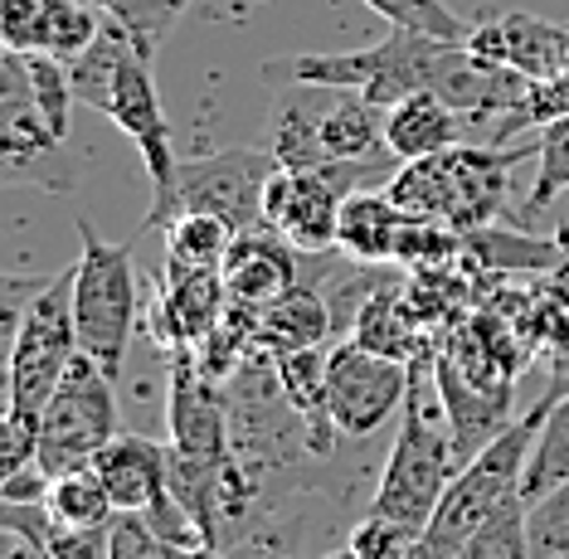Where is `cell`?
<instances>
[{"label":"cell","mask_w":569,"mask_h":559,"mask_svg":"<svg viewBox=\"0 0 569 559\" xmlns=\"http://www.w3.org/2000/svg\"><path fill=\"white\" fill-rule=\"evenodd\" d=\"M385 112L356 88L288 83L273 102V156L288 171H327L346 161H390ZM399 161V156H395Z\"/></svg>","instance_id":"cell-1"},{"label":"cell","mask_w":569,"mask_h":559,"mask_svg":"<svg viewBox=\"0 0 569 559\" xmlns=\"http://www.w3.org/2000/svg\"><path fill=\"white\" fill-rule=\"evenodd\" d=\"M536 147H458L423 156V161H405L395 171L390 200L413 219H443L458 233H472L482 224H497L507 214V194H511V171L521 161H530Z\"/></svg>","instance_id":"cell-2"},{"label":"cell","mask_w":569,"mask_h":559,"mask_svg":"<svg viewBox=\"0 0 569 559\" xmlns=\"http://www.w3.org/2000/svg\"><path fill=\"white\" fill-rule=\"evenodd\" d=\"M462 44H443L419 30H395L380 44L351 49V54H292V59H268L263 73L268 83H317V88H356L380 108H395L409 93H438L443 73L452 69Z\"/></svg>","instance_id":"cell-3"},{"label":"cell","mask_w":569,"mask_h":559,"mask_svg":"<svg viewBox=\"0 0 569 559\" xmlns=\"http://www.w3.org/2000/svg\"><path fill=\"white\" fill-rule=\"evenodd\" d=\"M462 462L452 452L448 419L438 423V413L429 405V385H423V360H413V385H409L405 409H399V433H395L390 462L380 472V487H375L370 511L405 521L413 530H429L438 501H443V491L452 487Z\"/></svg>","instance_id":"cell-4"},{"label":"cell","mask_w":569,"mask_h":559,"mask_svg":"<svg viewBox=\"0 0 569 559\" xmlns=\"http://www.w3.org/2000/svg\"><path fill=\"white\" fill-rule=\"evenodd\" d=\"M141 321L132 243H108L102 233L79 219V258H73V331L79 350L98 360L118 380L127 346Z\"/></svg>","instance_id":"cell-5"},{"label":"cell","mask_w":569,"mask_h":559,"mask_svg":"<svg viewBox=\"0 0 569 559\" xmlns=\"http://www.w3.org/2000/svg\"><path fill=\"white\" fill-rule=\"evenodd\" d=\"M79 356L73 331V268L49 278L16 317V346H10V389H6V423L40 433L44 405L54 399L59 380Z\"/></svg>","instance_id":"cell-6"},{"label":"cell","mask_w":569,"mask_h":559,"mask_svg":"<svg viewBox=\"0 0 569 559\" xmlns=\"http://www.w3.org/2000/svg\"><path fill=\"white\" fill-rule=\"evenodd\" d=\"M108 370L98 360H88L83 350L73 356L69 375L59 380L54 399L44 405L40 419V448H34V462L44 467V477H69L79 467H93V458L112 438L122 433L118 428V389H112Z\"/></svg>","instance_id":"cell-7"},{"label":"cell","mask_w":569,"mask_h":559,"mask_svg":"<svg viewBox=\"0 0 569 559\" xmlns=\"http://www.w3.org/2000/svg\"><path fill=\"white\" fill-rule=\"evenodd\" d=\"M278 176L273 147H224L210 156H180L176 210L224 219L234 233L263 229V190Z\"/></svg>","instance_id":"cell-8"},{"label":"cell","mask_w":569,"mask_h":559,"mask_svg":"<svg viewBox=\"0 0 569 559\" xmlns=\"http://www.w3.org/2000/svg\"><path fill=\"white\" fill-rule=\"evenodd\" d=\"M413 366L356 346L351 336L327 350V413L341 438H366L405 409Z\"/></svg>","instance_id":"cell-9"},{"label":"cell","mask_w":569,"mask_h":559,"mask_svg":"<svg viewBox=\"0 0 569 559\" xmlns=\"http://www.w3.org/2000/svg\"><path fill=\"white\" fill-rule=\"evenodd\" d=\"M166 423H171V452L186 462L229 467L234 462V433L229 409L214 380H204L190 350H171V395H166Z\"/></svg>","instance_id":"cell-10"},{"label":"cell","mask_w":569,"mask_h":559,"mask_svg":"<svg viewBox=\"0 0 569 559\" xmlns=\"http://www.w3.org/2000/svg\"><path fill=\"white\" fill-rule=\"evenodd\" d=\"M341 204H346V194L321 171H288V166H278V176L263 190V224L278 239H288L297 253L321 258L336 249Z\"/></svg>","instance_id":"cell-11"},{"label":"cell","mask_w":569,"mask_h":559,"mask_svg":"<svg viewBox=\"0 0 569 559\" xmlns=\"http://www.w3.org/2000/svg\"><path fill=\"white\" fill-rule=\"evenodd\" d=\"M468 49L477 59L497 63V69L546 83V78H560L569 63V30L546 16H530V10H511V16L472 24Z\"/></svg>","instance_id":"cell-12"},{"label":"cell","mask_w":569,"mask_h":559,"mask_svg":"<svg viewBox=\"0 0 569 559\" xmlns=\"http://www.w3.org/2000/svg\"><path fill=\"white\" fill-rule=\"evenodd\" d=\"M229 311L224 272H200V268H176L166 263V278L157 288V307L147 317V331L166 350H196Z\"/></svg>","instance_id":"cell-13"},{"label":"cell","mask_w":569,"mask_h":559,"mask_svg":"<svg viewBox=\"0 0 569 559\" xmlns=\"http://www.w3.org/2000/svg\"><path fill=\"white\" fill-rule=\"evenodd\" d=\"M297 253L288 239H278L273 229H249V233H234V249L224 258V288H229V302H243V307H273L282 292L297 288Z\"/></svg>","instance_id":"cell-14"},{"label":"cell","mask_w":569,"mask_h":559,"mask_svg":"<svg viewBox=\"0 0 569 559\" xmlns=\"http://www.w3.org/2000/svg\"><path fill=\"white\" fill-rule=\"evenodd\" d=\"M93 472L102 477L118 511H151L171 491V448L141 433H118L93 458Z\"/></svg>","instance_id":"cell-15"},{"label":"cell","mask_w":569,"mask_h":559,"mask_svg":"<svg viewBox=\"0 0 569 559\" xmlns=\"http://www.w3.org/2000/svg\"><path fill=\"white\" fill-rule=\"evenodd\" d=\"M458 141H468V122H462V112L448 98L429 93V88L399 98L385 112V147L399 161H423V156H438V151L458 147Z\"/></svg>","instance_id":"cell-16"},{"label":"cell","mask_w":569,"mask_h":559,"mask_svg":"<svg viewBox=\"0 0 569 559\" xmlns=\"http://www.w3.org/2000/svg\"><path fill=\"white\" fill-rule=\"evenodd\" d=\"M336 336V317L327 292L312 282H297L273 307L258 311V356H292V350H317Z\"/></svg>","instance_id":"cell-17"},{"label":"cell","mask_w":569,"mask_h":559,"mask_svg":"<svg viewBox=\"0 0 569 559\" xmlns=\"http://www.w3.org/2000/svg\"><path fill=\"white\" fill-rule=\"evenodd\" d=\"M409 214L390 200V190H356L341 204V229H336V249L356 263L385 268L399 258V239H405Z\"/></svg>","instance_id":"cell-18"},{"label":"cell","mask_w":569,"mask_h":559,"mask_svg":"<svg viewBox=\"0 0 569 559\" xmlns=\"http://www.w3.org/2000/svg\"><path fill=\"white\" fill-rule=\"evenodd\" d=\"M462 253H468L477 268H491V272H507V268H560L565 263L560 243L530 239L526 229H507V224H482V229L462 233Z\"/></svg>","instance_id":"cell-19"},{"label":"cell","mask_w":569,"mask_h":559,"mask_svg":"<svg viewBox=\"0 0 569 559\" xmlns=\"http://www.w3.org/2000/svg\"><path fill=\"white\" fill-rule=\"evenodd\" d=\"M44 511L54 516L59 530H108L112 516H118V506H112L108 487H102V477L93 467H79V472L49 482Z\"/></svg>","instance_id":"cell-20"},{"label":"cell","mask_w":569,"mask_h":559,"mask_svg":"<svg viewBox=\"0 0 569 559\" xmlns=\"http://www.w3.org/2000/svg\"><path fill=\"white\" fill-rule=\"evenodd\" d=\"M161 239H166V263L200 272H224V258L234 249V229L210 214H180L171 229H161Z\"/></svg>","instance_id":"cell-21"},{"label":"cell","mask_w":569,"mask_h":559,"mask_svg":"<svg viewBox=\"0 0 569 559\" xmlns=\"http://www.w3.org/2000/svg\"><path fill=\"white\" fill-rule=\"evenodd\" d=\"M112 24H122L127 39L137 44V54L147 63H157L166 34L180 24V16L190 10V0H93Z\"/></svg>","instance_id":"cell-22"},{"label":"cell","mask_w":569,"mask_h":559,"mask_svg":"<svg viewBox=\"0 0 569 559\" xmlns=\"http://www.w3.org/2000/svg\"><path fill=\"white\" fill-rule=\"evenodd\" d=\"M102 24H108V16L93 0H44V30L34 54H54L63 63H73L102 34Z\"/></svg>","instance_id":"cell-23"},{"label":"cell","mask_w":569,"mask_h":559,"mask_svg":"<svg viewBox=\"0 0 569 559\" xmlns=\"http://www.w3.org/2000/svg\"><path fill=\"white\" fill-rule=\"evenodd\" d=\"M565 482H569V389L560 395V405L550 409V419H546V428H540V438H536L521 497H526V506H536L540 497H550V491L565 487Z\"/></svg>","instance_id":"cell-24"},{"label":"cell","mask_w":569,"mask_h":559,"mask_svg":"<svg viewBox=\"0 0 569 559\" xmlns=\"http://www.w3.org/2000/svg\"><path fill=\"white\" fill-rule=\"evenodd\" d=\"M351 341L356 346H366L375 350V356H390V360H405V366H413V321H409V307L405 302H395V297H385V292H375L366 311L356 317V327H351Z\"/></svg>","instance_id":"cell-25"},{"label":"cell","mask_w":569,"mask_h":559,"mask_svg":"<svg viewBox=\"0 0 569 559\" xmlns=\"http://www.w3.org/2000/svg\"><path fill=\"white\" fill-rule=\"evenodd\" d=\"M24 69H30V88H34V102H40V117L49 122V132L59 141H69V122H73V78H69V63L54 59V54H24Z\"/></svg>","instance_id":"cell-26"},{"label":"cell","mask_w":569,"mask_h":559,"mask_svg":"<svg viewBox=\"0 0 569 559\" xmlns=\"http://www.w3.org/2000/svg\"><path fill=\"white\" fill-rule=\"evenodd\" d=\"M452 559H536L530 555V530H526V501L501 506L487 526L472 530V540Z\"/></svg>","instance_id":"cell-27"},{"label":"cell","mask_w":569,"mask_h":559,"mask_svg":"<svg viewBox=\"0 0 569 559\" xmlns=\"http://www.w3.org/2000/svg\"><path fill=\"white\" fill-rule=\"evenodd\" d=\"M380 20L399 24V30H419L429 39H443V44H468V24H462L443 0H366Z\"/></svg>","instance_id":"cell-28"},{"label":"cell","mask_w":569,"mask_h":559,"mask_svg":"<svg viewBox=\"0 0 569 559\" xmlns=\"http://www.w3.org/2000/svg\"><path fill=\"white\" fill-rule=\"evenodd\" d=\"M526 530L536 559H569V482L526 506Z\"/></svg>","instance_id":"cell-29"},{"label":"cell","mask_w":569,"mask_h":559,"mask_svg":"<svg viewBox=\"0 0 569 559\" xmlns=\"http://www.w3.org/2000/svg\"><path fill=\"white\" fill-rule=\"evenodd\" d=\"M536 156H540V171H536V186H530V204L526 210H546V204L569 186V117L560 122L540 127V141H536Z\"/></svg>","instance_id":"cell-30"},{"label":"cell","mask_w":569,"mask_h":559,"mask_svg":"<svg viewBox=\"0 0 569 559\" xmlns=\"http://www.w3.org/2000/svg\"><path fill=\"white\" fill-rule=\"evenodd\" d=\"M458 249H462V233L452 224H443V219H413L409 214L395 263H405V268H438V263H452V253H458Z\"/></svg>","instance_id":"cell-31"},{"label":"cell","mask_w":569,"mask_h":559,"mask_svg":"<svg viewBox=\"0 0 569 559\" xmlns=\"http://www.w3.org/2000/svg\"><path fill=\"white\" fill-rule=\"evenodd\" d=\"M419 540H423V530L390 521V516H375V511L351 530V550L360 559H413Z\"/></svg>","instance_id":"cell-32"},{"label":"cell","mask_w":569,"mask_h":559,"mask_svg":"<svg viewBox=\"0 0 569 559\" xmlns=\"http://www.w3.org/2000/svg\"><path fill=\"white\" fill-rule=\"evenodd\" d=\"M108 559H166V540L147 511H118L108 526Z\"/></svg>","instance_id":"cell-33"},{"label":"cell","mask_w":569,"mask_h":559,"mask_svg":"<svg viewBox=\"0 0 569 559\" xmlns=\"http://www.w3.org/2000/svg\"><path fill=\"white\" fill-rule=\"evenodd\" d=\"M40 30H44V0H6V16H0L6 49L34 54L40 49Z\"/></svg>","instance_id":"cell-34"},{"label":"cell","mask_w":569,"mask_h":559,"mask_svg":"<svg viewBox=\"0 0 569 559\" xmlns=\"http://www.w3.org/2000/svg\"><path fill=\"white\" fill-rule=\"evenodd\" d=\"M0 497H6V506H40L49 497V477L40 462L20 467V472H10L6 482H0Z\"/></svg>","instance_id":"cell-35"},{"label":"cell","mask_w":569,"mask_h":559,"mask_svg":"<svg viewBox=\"0 0 569 559\" xmlns=\"http://www.w3.org/2000/svg\"><path fill=\"white\" fill-rule=\"evenodd\" d=\"M166 559H224V555H219V545L196 540V545H166Z\"/></svg>","instance_id":"cell-36"},{"label":"cell","mask_w":569,"mask_h":559,"mask_svg":"<svg viewBox=\"0 0 569 559\" xmlns=\"http://www.w3.org/2000/svg\"><path fill=\"white\" fill-rule=\"evenodd\" d=\"M321 559H360V555L351 550V545H346V550H331V555H321Z\"/></svg>","instance_id":"cell-37"},{"label":"cell","mask_w":569,"mask_h":559,"mask_svg":"<svg viewBox=\"0 0 569 559\" xmlns=\"http://www.w3.org/2000/svg\"><path fill=\"white\" fill-rule=\"evenodd\" d=\"M560 83H565V88H569V63H565V73H560Z\"/></svg>","instance_id":"cell-38"}]
</instances>
